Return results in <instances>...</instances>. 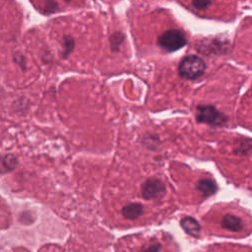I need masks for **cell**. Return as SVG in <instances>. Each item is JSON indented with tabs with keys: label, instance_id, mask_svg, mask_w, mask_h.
I'll return each mask as SVG.
<instances>
[{
	"label": "cell",
	"instance_id": "14",
	"mask_svg": "<svg viewBox=\"0 0 252 252\" xmlns=\"http://www.w3.org/2000/svg\"><path fill=\"white\" fill-rule=\"evenodd\" d=\"M58 8V3L57 2H52V1H49L46 3L45 5V14H51V13H54Z\"/></svg>",
	"mask_w": 252,
	"mask_h": 252
},
{
	"label": "cell",
	"instance_id": "10",
	"mask_svg": "<svg viewBox=\"0 0 252 252\" xmlns=\"http://www.w3.org/2000/svg\"><path fill=\"white\" fill-rule=\"evenodd\" d=\"M75 47V40L72 36L66 35L63 37V52L62 57L67 58Z\"/></svg>",
	"mask_w": 252,
	"mask_h": 252
},
{
	"label": "cell",
	"instance_id": "12",
	"mask_svg": "<svg viewBox=\"0 0 252 252\" xmlns=\"http://www.w3.org/2000/svg\"><path fill=\"white\" fill-rule=\"evenodd\" d=\"M181 224L185 230H187L188 232H191V233H192V231H197L199 229L198 222L192 218H184L181 220Z\"/></svg>",
	"mask_w": 252,
	"mask_h": 252
},
{
	"label": "cell",
	"instance_id": "11",
	"mask_svg": "<svg viewBox=\"0 0 252 252\" xmlns=\"http://www.w3.org/2000/svg\"><path fill=\"white\" fill-rule=\"evenodd\" d=\"M123 41H124V34L120 32H116L112 33L109 37V42L111 45V49L113 51H117Z\"/></svg>",
	"mask_w": 252,
	"mask_h": 252
},
{
	"label": "cell",
	"instance_id": "4",
	"mask_svg": "<svg viewBox=\"0 0 252 252\" xmlns=\"http://www.w3.org/2000/svg\"><path fill=\"white\" fill-rule=\"evenodd\" d=\"M196 120L211 125H220L223 121L222 115L211 105H199L196 109Z\"/></svg>",
	"mask_w": 252,
	"mask_h": 252
},
{
	"label": "cell",
	"instance_id": "3",
	"mask_svg": "<svg viewBox=\"0 0 252 252\" xmlns=\"http://www.w3.org/2000/svg\"><path fill=\"white\" fill-rule=\"evenodd\" d=\"M142 196L145 200H157L165 195V185L157 178H149L141 185Z\"/></svg>",
	"mask_w": 252,
	"mask_h": 252
},
{
	"label": "cell",
	"instance_id": "13",
	"mask_svg": "<svg viewBox=\"0 0 252 252\" xmlns=\"http://www.w3.org/2000/svg\"><path fill=\"white\" fill-rule=\"evenodd\" d=\"M14 61L23 69V70H26V59H25V56L20 53V52H17L15 53L14 55Z\"/></svg>",
	"mask_w": 252,
	"mask_h": 252
},
{
	"label": "cell",
	"instance_id": "7",
	"mask_svg": "<svg viewBox=\"0 0 252 252\" xmlns=\"http://www.w3.org/2000/svg\"><path fill=\"white\" fill-rule=\"evenodd\" d=\"M221 226L230 231H239L242 227L241 220L233 215H225L221 220Z\"/></svg>",
	"mask_w": 252,
	"mask_h": 252
},
{
	"label": "cell",
	"instance_id": "15",
	"mask_svg": "<svg viewBox=\"0 0 252 252\" xmlns=\"http://www.w3.org/2000/svg\"><path fill=\"white\" fill-rule=\"evenodd\" d=\"M192 6L196 9H205L207 8L209 5H211L212 3L211 2H208V1H192L191 2Z\"/></svg>",
	"mask_w": 252,
	"mask_h": 252
},
{
	"label": "cell",
	"instance_id": "5",
	"mask_svg": "<svg viewBox=\"0 0 252 252\" xmlns=\"http://www.w3.org/2000/svg\"><path fill=\"white\" fill-rule=\"evenodd\" d=\"M120 246L127 248V251L119 248V252H165L164 244L157 238H151L140 244H120Z\"/></svg>",
	"mask_w": 252,
	"mask_h": 252
},
{
	"label": "cell",
	"instance_id": "8",
	"mask_svg": "<svg viewBox=\"0 0 252 252\" xmlns=\"http://www.w3.org/2000/svg\"><path fill=\"white\" fill-rule=\"evenodd\" d=\"M196 188L200 191L205 197L213 194L217 190V185L212 179H201L198 181Z\"/></svg>",
	"mask_w": 252,
	"mask_h": 252
},
{
	"label": "cell",
	"instance_id": "2",
	"mask_svg": "<svg viewBox=\"0 0 252 252\" xmlns=\"http://www.w3.org/2000/svg\"><path fill=\"white\" fill-rule=\"evenodd\" d=\"M187 43V39L183 32L179 30H167L163 32L158 38V44L168 52L176 51Z\"/></svg>",
	"mask_w": 252,
	"mask_h": 252
},
{
	"label": "cell",
	"instance_id": "6",
	"mask_svg": "<svg viewBox=\"0 0 252 252\" xmlns=\"http://www.w3.org/2000/svg\"><path fill=\"white\" fill-rule=\"evenodd\" d=\"M144 214V206L141 203H128L121 209V215L128 220H136Z\"/></svg>",
	"mask_w": 252,
	"mask_h": 252
},
{
	"label": "cell",
	"instance_id": "1",
	"mask_svg": "<svg viewBox=\"0 0 252 252\" xmlns=\"http://www.w3.org/2000/svg\"><path fill=\"white\" fill-rule=\"evenodd\" d=\"M206 70L204 60L197 55L185 56L179 63L178 72L180 77L187 80H195L200 78Z\"/></svg>",
	"mask_w": 252,
	"mask_h": 252
},
{
	"label": "cell",
	"instance_id": "9",
	"mask_svg": "<svg viewBox=\"0 0 252 252\" xmlns=\"http://www.w3.org/2000/svg\"><path fill=\"white\" fill-rule=\"evenodd\" d=\"M18 163V159L17 157L14 156L13 154H7L2 158V169L3 172L5 171H11L13 169H15V167L17 166Z\"/></svg>",
	"mask_w": 252,
	"mask_h": 252
}]
</instances>
